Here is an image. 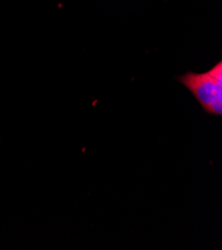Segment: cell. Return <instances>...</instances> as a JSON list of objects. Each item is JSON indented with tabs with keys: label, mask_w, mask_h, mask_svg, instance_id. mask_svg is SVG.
Wrapping results in <instances>:
<instances>
[{
	"label": "cell",
	"mask_w": 222,
	"mask_h": 250,
	"mask_svg": "<svg viewBox=\"0 0 222 250\" xmlns=\"http://www.w3.org/2000/svg\"><path fill=\"white\" fill-rule=\"evenodd\" d=\"M207 114L222 115V62L204 73L187 72L178 77Z\"/></svg>",
	"instance_id": "1"
}]
</instances>
